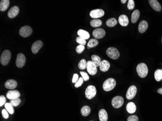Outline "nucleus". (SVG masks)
<instances>
[{
  "mask_svg": "<svg viewBox=\"0 0 162 121\" xmlns=\"http://www.w3.org/2000/svg\"><path fill=\"white\" fill-rule=\"evenodd\" d=\"M100 69L102 72H106L108 70L110 67V63L107 60L102 61L100 65Z\"/></svg>",
  "mask_w": 162,
  "mask_h": 121,
  "instance_id": "obj_18",
  "label": "nucleus"
},
{
  "mask_svg": "<svg viewBox=\"0 0 162 121\" xmlns=\"http://www.w3.org/2000/svg\"><path fill=\"white\" fill-rule=\"evenodd\" d=\"M76 41V42L79 44L80 45L84 46L86 43V40L83 38L80 37V36H78V37H77Z\"/></svg>",
  "mask_w": 162,
  "mask_h": 121,
  "instance_id": "obj_35",
  "label": "nucleus"
},
{
  "mask_svg": "<svg viewBox=\"0 0 162 121\" xmlns=\"http://www.w3.org/2000/svg\"></svg>",
  "mask_w": 162,
  "mask_h": 121,
  "instance_id": "obj_46",
  "label": "nucleus"
},
{
  "mask_svg": "<svg viewBox=\"0 0 162 121\" xmlns=\"http://www.w3.org/2000/svg\"><path fill=\"white\" fill-rule=\"evenodd\" d=\"M21 102V100L19 98L12 99L10 101V103L11 104L12 106H15V107L20 105Z\"/></svg>",
  "mask_w": 162,
  "mask_h": 121,
  "instance_id": "obj_34",
  "label": "nucleus"
},
{
  "mask_svg": "<svg viewBox=\"0 0 162 121\" xmlns=\"http://www.w3.org/2000/svg\"><path fill=\"white\" fill-rule=\"evenodd\" d=\"M26 62V57L23 53H19L17 56L16 64L18 67H23L25 65Z\"/></svg>",
  "mask_w": 162,
  "mask_h": 121,
  "instance_id": "obj_8",
  "label": "nucleus"
},
{
  "mask_svg": "<svg viewBox=\"0 0 162 121\" xmlns=\"http://www.w3.org/2000/svg\"><path fill=\"white\" fill-rule=\"evenodd\" d=\"M84 80L83 79V77H80L78 81H77V82H76V83L75 84V87L76 88L80 87L84 83Z\"/></svg>",
  "mask_w": 162,
  "mask_h": 121,
  "instance_id": "obj_38",
  "label": "nucleus"
},
{
  "mask_svg": "<svg viewBox=\"0 0 162 121\" xmlns=\"http://www.w3.org/2000/svg\"><path fill=\"white\" fill-rule=\"evenodd\" d=\"M89 15L91 18L97 19L98 18H102L104 16V10L101 9H96L91 11Z\"/></svg>",
  "mask_w": 162,
  "mask_h": 121,
  "instance_id": "obj_11",
  "label": "nucleus"
},
{
  "mask_svg": "<svg viewBox=\"0 0 162 121\" xmlns=\"http://www.w3.org/2000/svg\"><path fill=\"white\" fill-rule=\"evenodd\" d=\"M90 111H91V109L88 106H83L81 110V114L83 116H85V117L88 116L90 113Z\"/></svg>",
  "mask_w": 162,
  "mask_h": 121,
  "instance_id": "obj_26",
  "label": "nucleus"
},
{
  "mask_svg": "<svg viewBox=\"0 0 162 121\" xmlns=\"http://www.w3.org/2000/svg\"><path fill=\"white\" fill-rule=\"evenodd\" d=\"M149 5L154 10L156 11H160L162 10V7L160 3L157 0H149Z\"/></svg>",
  "mask_w": 162,
  "mask_h": 121,
  "instance_id": "obj_16",
  "label": "nucleus"
},
{
  "mask_svg": "<svg viewBox=\"0 0 162 121\" xmlns=\"http://www.w3.org/2000/svg\"><path fill=\"white\" fill-rule=\"evenodd\" d=\"M79 76L77 74H74L73 75V78H72V81L73 83H76V82H77V81H78L79 79Z\"/></svg>",
  "mask_w": 162,
  "mask_h": 121,
  "instance_id": "obj_43",
  "label": "nucleus"
},
{
  "mask_svg": "<svg viewBox=\"0 0 162 121\" xmlns=\"http://www.w3.org/2000/svg\"><path fill=\"white\" fill-rule=\"evenodd\" d=\"M127 121H138V117L136 115H131L128 117Z\"/></svg>",
  "mask_w": 162,
  "mask_h": 121,
  "instance_id": "obj_41",
  "label": "nucleus"
},
{
  "mask_svg": "<svg viewBox=\"0 0 162 121\" xmlns=\"http://www.w3.org/2000/svg\"><path fill=\"white\" fill-rule=\"evenodd\" d=\"M17 85H18V83L14 79H8L5 82V86L7 89L13 90L16 88Z\"/></svg>",
  "mask_w": 162,
  "mask_h": 121,
  "instance_id": "obj_17",
  "label": "nucleus"
},
{
  "mask_svg": "<svg viewBox=\"0 0 162 121\" xmlns=\"http://www.w3.org/2000/svg\"><path fill=\"white\" fill-rule=\"evenodd\" d=\"M11 57V53L9 50H4L2 53L0 58V61L1 64L4 66L8 65V63L10 61Z\"/></svg>",
  "mask_w": 162,
  "mask_h": 121,
  "instance_id": "obj_3",
  "label": "nucleus"
},
{
  "mask_svg": "<svg viewBox=\"0 0 162 121\" xmlns=\"http://www.w3.org/2000/svg\"><path fill=\"white\" fill-rule=\"evenodd\" d=\"M157 92H158V93H159V94L162 95V88H161L160 89H158V90H157Z\"/></svg>",
  "mask_w": 162,
  "mask_h": 121,
  "instance_id": "obj_44",
  "label": "nucleus"
},
{
  "mask_svg": "<svg viewBox=\"0 0 162 121\" xmlns=\"http://www.w3.org/2000/svg\"><path fill=\"white\" fill-rule=\"evenodd\" d=\"M84 49H85L84 46L79 45L76 47V51L77 53H78V54H81L83 52V51L84 50Z\"/></svg>",
  "mask_w": 162,
  "mask_h": 121,
  "instance_id": "obj_36",
  "label": "nucleus"
},
{
  "mask_svg": "<svg viewBox=\"0 0 162 121\" xmlns=\"http://www.w3.org/2000/svg\"><path fill=\"white\" fill-rule=\"evenodd\" d=\"M43 42L41 40H37L34 42L31 47V50L34 54H37L43 46Z\"/></svg>",
  "mask_w": 162,
  "mask_h": 121,
  "instance_id": "obj_13",
  "label": "nucleus"
},
{
  "mask_svg": "<svg viewBox=\"0 0 162 121\" xmlns=\"http://www.w3.org/2000/svg\"><path fill=\"white\" fill-rule=\"evenodd\" d=\"M107 56L113 60H117L120 56V53L118 50L114 47H110L106 50Z\"/></svg>",
  "mask_w": 162,
  "mask_h": 121,
  "instance_id": "obj_4",
  "label": "nucleus"
},
{
  "mask_svg": "<svg viewBox=\"0 0 162 121\" xmlns=\"http://www.w3.org/2000/svg\"><path fill=\"white\" fill-rule=\"evenodd\" d=\"M20 12L19 8L17 6H14L10 8L7 13L8 17L11 19H13L18 15Z\"/></svg>",
  "mask_w": 162,
  "mask_h": 121,
  "instance_id": "obj_14",
  "label": "nucleus"
},
{
  "mask_svg": "<svg viewBox=\"0 0 162 121\" xmlns=\"http://www.w3.org/2000/svg\"><path fill=\"white\" fill-rule=\"evenodd\" d=\"M33 30L30 26H23L20 29L19 34L23 37H27L32 34Z\"/></svg>",
  "mask_w": 162,
  "mask_h": 121,
  "instance_id": "obj_7",
  "label": "nucleus"
},
{
  "mask_svg": "<svg viewBox=\"0 0 162 121\" xmlns=\"http://www.w3.org/2000/svg\"><path fill=\"white\" fill-rule=\"evenodd\" d=\"M148 28V23L146 20H142L140 22L138 26V31L140 33H144Z\"/></svg>",
  "mask_w": 162,
  "mask_h": 121,
  "instance_id": "obj_20",
  "label": "nucleus"
},
{
  "mask_svg": "<svg viewBox=\"0 0 162 121\" xmlns=\"http://www.w3.org/2000/svg\"><path fill=\"white\" fill-rule=\"evenodd\" d=\"M87 67V62L84 59H82L78 63V67L80 69L84 70Z\"/></svg>",
  "mask_w": 162,
  "mask_h": 121,
  "instance_id": "obj_32",
  "label": "nucleus"
},
{
  "mask_svg": "<svg viewBox=\"0 0 162 121\" xmlns=\"http://www.w3.org/2000/svg\"><path fill=\"white\" fill-rule=\"evenodd\" d=\"M97 94L96 87L94 86L89 85L85 91V95L88 99H91L95 97Z\"/></svg>",
  "mask_w": 162,
  "mask_h": 121,
  "instance_id": "obj_5",
  "label": "nucleus"
},
{
  "mask_svg": "<svg viewBox=\"0 0 162 121\" xmlns=\"http://www.w3.org/2000/svg\"><path fill=\"white\" fill-rule=\"evenodd\" d=\"M10 3L9 0H2L0 2V11H5L8 8Z\"/></svg>",
  "mask_w": 162,
  "mask_h": 121,
  "instance_id": "obj_23",
  "label": "nucleus"
},
{
  "mask_svg": "<svg viewBox=\"0 0 162 121\" xmlns=\"http://www.w3.org/2000/svg\"><path fill=\"white\" fill-rule=\"evenodd\" d=\"M106 31L102 28H98L94 30L92 32L93 36L95 39H101L106 36Z\"/></svg>",
  "mask_w": 162,
  "mask_h": 121,
  "instance_id": "obj_12",
  "label": "nucleus"
},
{
  "mask_svg": "<svg viewBox=\"0 0 162 121\" xmlns=\"http://www.w3.org/2000/svg\"><path fill=\"white\" fill-rule=\"evenodd\" d=\"M91 59H92L93 63L96 65L97 67L100 66V65L102 61L101 58L100 57L97 55H92L91 56Z\"/></svg>",
  "mask_w": 162,
  "mask_h": 121,
  "instance_id": "obj_28",
  "label": "nucleus"
},
{
  "mask_svg": "<svg viewBox=\"0 0 162 121\" xmlns=\"http://www.w3.org/2000/svg\"><path fill=\"white\" fill-rule=\"evenodd\" d=\"M118 23V21L115 18H111L108 19L106 22V24L108 27H113L116 26V25H117Z\"/></svg>",
  "mask_w": 162,
  "mask_h": 121,
  "instance_id": "obj_27",
  "label": "nucleus"
},
{
  "mask_svg": "<svg viewBox=\"0 0 162 121\" xmlns=\"http://www.w3.org/2000/svg\"><path fill=\"white\" fill-rule=\"evenodd\" d=\"M99 119L100 121H107L108 120V114L104 109H101L99 112Z\"/></svg>",
  "mask_w": 162,
  "mask_h": 121,
  "instance_id": "obj_22",
  "label": "nucleus"
},
{
  "mask_svg": "<svg viewBox=\"0 0 162 121\" xmlns=\"http://www.w3.org/2000/svg\"><path fill=\"white\" fill-rule=\"evenodd\" d=\"M136 71L140 77L144 78L148 74V68L146 63H140L136 67Z\"/></svg>",
  "mask_w": 162,
  "mask_h": 121,
  "instance_id": "obj_1",
  "label": "nucleus"
},
{
  "mask_svg": "<svg viewBox=\"0 0 162 121\" xmlns=\"http://www.w3.org/2000/svg\"><path fill=\"white\" fill-rule=\"evenodd\" d=\"M135 2L133 0H129L128 1V5H127V7L128 9L132 10L135 8Z\"/></svg>",
  "mask_w": 162,
  "mask_h": 121,
  "instance_id": "obj_37",
  "label": "nucleus"
},
{
  "mask_svg": "<svg viewBox=\"0 0 162 121\" xmlns=\"http://www.w3.org/2000/svg\"><path fill=\"white\" fill-rule=\"evenodd\" d=\"M118 22L122 26H127L129 24V19L128 17L125 15H122L118 18Z\"/></svg>",
  "mask_w": 162,
  "mask_h": 121,
  "instance_id": "obj_19",
  "label": "nucleus"
},
{
  "mask_svg": "<svg viewBox=\"0 0 162 121\" xmlns=\"http://www.w3.org/2000/svg\"><path fill=\"white\" fill-rule=\"evenodd\" d=\"M112 106L116 108H118L122 107L124 103V99L121 96H116L114 97L112 100Z\"/></svg>",
  "mask_w": 162,
  "mask_h": 121,
  "instance_id": "obj_6",
  "label": "nucleus"
},
{
  "mask_svg": "<svg viewBox=\"0 0 162 121\" xmlns=\"http://www.w3.org/2000/svg\"><path fill=\"white\" fill-rule=\"evenodd\" d=\"M77 34H78V36L84 39L85 40L88 39L90 37V34H89V32L87 31H85L84 30H82V29L79 30L78 32H77Z\"/></svg>",
  "mask_w": 162,
  "mask_h": 121,
  "instance_id": "obj_24",
  "label": "nucleus"
},
{
  "mask_svg": "<svg viewBox=\"0 0 162 121\" xmlns=\"http://www.w3.org/2000/svg\"><path fill=\"white\" fill-rule=\"evenodd\" d=\"M80 74H81V75L82 76V77H83V79H84V81H88L89 80V76H88V74H87L86 72L81 71V72H80Z\"/></svg>",
  "mask_w": 162,
  "mask_h": 121,
  "instance_id": "obj_39",
  "label": "nucleus"
},
{
  "mask_svg": "<svg viewBox=\"0 0 162 121\" xmlns=\"http://www.w3.org/2000/svg\"><path fill=\"white\" fill-rule=\"evenodd\" d=\"M99 44V41L97 40V39H91L88 44V47L90 48H94L97 46Z\"/></svg>",
  "mask_w": 162,
  "mask_h": 121,
  "instance_id": "obj_31",
  "label": "nucleus"
},
{
  "mask_svg": "<svg viewBox=\"0 0 162 121\" xmlns=\"http://www.w3.org/2000/svg\"><path fill=\"white\" fill-rule=\"evenodd\" d=\"M6 98L4 95H1L0 97V106H2L6 103Z\"/></svg>",
  "mask_w": 162,
  "mask_h": 121,
  "instance_id": "obj_40",
  "label": "nucleus"
},
{
  "mask_svg": "<svg viewBox=\"0 0 162 121\" xmlns=\"http://www.w3.org/2000/svg\"><path fill=\"white\" fill-rule=\"evenodd\" d=\"M154 77L156 81H160L162 80V69H157L154 73Z\"/></svg>",
  "mask_w": 162,
  "mask_h": 121,
  "instance_id": "obj_30",
  "label": "nucleus"
},
{
  "mask_svg": "<svg viewBox=\"0 0 162 121\" xmlns=\"http://www.w3.org/2000/svg\"><path fill=\"white\" fill-rule=\"evenodd\" d=\"M140 17V12L138 10H135L131 14V21L133 23L136 22Z\"/></svg>",
  "mask_w": 162,
  "mask_h": 121,
  "instance_id": "obj_25",
  "label": "nucleus"
},
{
  "mask_svg": "<svg viewBox=\"0 0 162 121\" xmlns=\"http://www.w3.org/2000/svg\"><path fill=\"white\" fill-rule=\"evenodd\" d=\"M8 111H7L6 109H3V110H2V115L3 116V118H5V119H8V117H9V114H8Z\"/></svg>",
  "mask_w": 162,
  "mask_h": 121,
  "instance_id": "obj_42",
  "label": "nucleus"
},
{
  "mask_svg": "<svg viewBox=\"0 0 162 121\" xmlns=\"http://www.w3.org/2000/svg\"><path fill=\"white\" fill-rule=\"evenodd\" d=\"M121 2H122V3H126V2H127V0H124V1H123V0H122Z\"/></svg>",
  "mask_w": 162,
  "mask_h": 121,
  "instance_id": "obj_45",
  "label": "nucleus"
},
{
  "mask_svg": "<svg viewBox=\"0 0 162 121\" xmlns=\"http://www.w3.org/2000/svg\"><path fill=\"white\" fill-rule=\"evenodd\" d=\"M126 110L128 113L133 114L136 111V107L133 102H129L126 106Z\"/></svg>",
  "mask_w": 162,
  "mask_h": 121,
  "instance_id": "obj_21",
  "label": "nucleus"
},
{
  "mask_svg": "<svg viewBox=\"0 0 162 121\" xmlns=\"http://www.w3.org/2000/svg\"></svg>",
  "mask_w": 162,
  "mask_h": 121,
  "instance_id": "obj_47",
  "label": "nucleus"
},
{
  "mask_svg": "<svg viewBox=\"0 0 162 121\" xmlns=\"http://www.w3.org/2000/svg\"><path fill=\"white\" fill-rule=\"evenodd\" d=\"M137 93V88L135 85L130 86L127 92L126 97L128 100H131L133 99Z\"/></svg>",
  "mask_w": 162,
  "mask_h": 121,
  "instance_id": "obj_9",
  "label": "nucleus"
},
{
  "mask_svg": "<svg viewBox=\"0 0 162 121\" xmlns=\"http://www.w3.org/2000/svg\"><path fill=\"white\" fill-rule=\"evenodd\" d=\"M5 109L9 113L11 114H13L14 112V110L13 108V106H12L10 103H6L5 105Z\"/></svg>",
  "mask_w": 162,
  "mask_h": 121,
  "instance_id": "obj_33",
  "label": "nucleus"
},
{
  "mask_svg": "<svg viewBox=\"0 0 162 121\" xmlns=\"http://www.w3.org/2000/svg\"><path fill=\"white\" fill-rule=\"evenodd\" d=\"M21 94L20 92L18 90H10L9 91L7 94V99L12 100L14 99L19 98Z\"/></svg>",
  "mask_w": 162,
  "mask_h": 121,
  "instance_id": "obj_15",
  "label": "nucleus"
},
{
  "mask_svg": "<svg viewBox=\"0 0 162 121\" xmlns=\"http://www.w3.org/2000/svg\"><path fill=\"white\" fill-rule=\"evenodd\" d=\"M116 81L113 78H109L104 82L102 88L104 91L109 92L112 91L116 87Z\"/></svg>",
  "mask_w": 162,
  "mask_h": 121,
  "instance_id": "obj_2",
  "label": "nucleus"
},
{
  "mask_svg": "<svg viewBox=\"0 0 162 121\" xmlns=\"http://www.w3.org/2000/svg\"><path fill=\"white\" fill-rule=\"evenodd\" d=\"M86 69L88 73L91 75H95L97 72V66L92 61H88L87 62Z\"/></svg>",
  "mask_w": 162,
  "mask_h": 121,
  "instance_id": "obj_10",
  "label": "nucleus"
},
{
  "mask_svg": "<svg viewBox=\"0 0 162 121\" xmlns=\"http://www.w3.org/2000/svg\"><path fill=\"white\" fill-rule=\"evenodd\" d=\"M102 24V21L100 19H93L90 21V25L93 27H98L101 26Z\"/></svg>",
  "mask_w": 162,
  "mask_h": 121,
  "instance_id": "obj_29",
  "label": "nucleus"
}]
</instances>
